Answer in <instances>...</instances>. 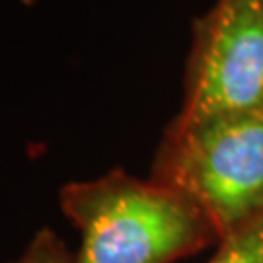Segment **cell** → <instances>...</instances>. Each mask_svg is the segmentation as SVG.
Segmentation results:
<instances>
[{
    "mask_svg": "<svg viewBox=\"0 0 263 263\" xmlns=\"http://www.w3.org/2000/svg\"><path fill=\"white\" fill-rule=\"evenodd\" d=\"M59 205L80 232L76 263H174L216 240L191 199L121 168L63 185Z\"/></svg>",
    "mask_w": 263,
    "mask_h": 263,
    "instance_id": "obj_1",
    "label": "cell"
},
{
    "mask_svg": "<svg viewBox=\"0 0 263 263\" xmlns=\"http://www.w3.org/2000/svg\"><path fill=\"white\" fill-rule=\"evenodd\" d=\"M209 263H263V215L218 242Z\"/></svg>",
    "mask_w": 263,
    "mask_h": 263,
    "instance_id": "obj_4",
    "label": "cell"
},
{
    "mask_svg": "<svg viewBox=\"0 0 263 263\" xmlns=\"http://www.w3.org/2000/svg\"><path fill=\"white\" fill-rule=\"evenodd\" d=\"M20 2H22L24 6H33V4L37 2V0H20Z\"/></svg>",
    "mask_w": 263,
    "mask_h": 263,
    "instance_id": "obj_6",
    "label": "cell"
},
{
    "mask_svg": "<svg viewBox=\"0 0 263 263\" xmlns=\"http://www.w3.org/2000/svg\"><path fill=\"white\" fill-rule=\"evenodd\" d=\"M259 2H261V4H263V0H259Z\"/></svg>",
    "mask_w": 263,
    "mask_h": 263,
    "instance_id": "obj_7",
    "label": "cell"
},
{
    "mask_svg": "<svg viewBox=\"0 0 263 263\" xmlns=\"http://www.w3.org/2000/svg\"><path fill=\"white\" fill-rule=\"evenodd\" d=\"M10 263H76V254L51 228H41L18 259Z\"/></svg>",
    "mask_w": 263,
    "mask_h": 263,
    "instance_id": "obj_5",
    "label": "cell"
},
{
    "mask_svg": "<svg viewBox=\"0 0 263 263\" xmlns=\"http://www.w3.org/2000/svg\"><path fill=\"white\" fill-rule=\"evenodd\" d=\"M263 111V4L216 0L195 26L181 109L170 123L195 127Z\"/></svg>",
    "mask_w": 263,
    "mask_h": 263,
    "instance_id": "obj_3",
    "label": "cell"
},
{
    "mask_svg": "<svg viewBox=\"0 0 263 263\" xmlns=\"http://www.w3.org/2000/svg\"><path fill=\"white\" fill-rule=\"evenodd\" d=\"M152 179L191 199L222 242L263 215V111L195 127L170 125Z\"/></svg>",
    "mask_w": 263,
    "mask_h": 263,
    "instance_id": "obj_2",
    "label": "cell"
}]
</instances>
